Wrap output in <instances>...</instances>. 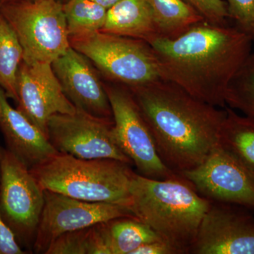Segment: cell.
Instances as JSON below:
<instances>
[{"instance_id": "7a4b0ae2", "label": "cell", "mask_w": 254, "mask_h": 254, "mask_svg": "<svg viewBox=\"0 0 254 254\" xmlns=\"http://www.w3.org/2000/svg\"><path fill=\"white\" fill-rule=\"evenodd\" d=\"M129 89L160 158L174 173L180 175L196 168L218 145L225 108L197 99L167 80Z\"/></svg>"}, {"instance_id": "8fae6325", "label": "cell", "mask_w": 254, "mask_h": 254, "mask_svg": "<svg viewBox=\"0 0 254 254\" xmlns=\"http://www.w3.org/2000/svg\"><path fill=\"white\" fill-rule=\"evenodd\" d=\"M180 176L210 201L254 209V174L218 144L203 163Z\"/></svg>"}, {"instance_id": "484cf974", "label": "cell", "mask_w": 254, "mask_h": 254, "mask_svg": "<svg viewBox=\"0 0 254 254\" xmlns=\"http://www.w3.org/2000/svg\"><path fill=\"white\" fill-rule=\"evenodd\" d=\"M27 254L18 243L14 234L5 223L0 213V254Z\"/></svg>"}, {"instance_id": "30bf717a", "label": "cell", "mask_w": 254, "mask_h": 254, "mask_svg": "<svg viewBox=\"0 0 254 254\" xmlns=\"http://www.w3.org/2000/svg\"><path fill=\"white\" fill-rule=\"evenodd\" d=\"M136 218L129 207L76 199L45 190V202L33 246L35 254H45L58 237L119 218Z\"/></svg>"}, {"instance_id": "ffe728a7", "label": "cell", "mask_w": 254, "mask_h": 254, "mask_svg": "<svg viewBox=\"0 0 254 254\" xmlns=\"http://www.w3.org/2000/svg\"><path fill=\"white\" fill-rule=\"evenodd\" d=\"M23 51L16 33L0 12V88L8 98L17 101L18 71Z\"/></svg>"}, {"instance_id": "4fadbf2b", "label": "cell", "mask_w": 254, "mask_h": 254, "mask_svg": "<svg viewBox=\"0 0 254 254\" xmlns=\"http://www.w3.org/2000/svg\"><path fill=\"white\" fill-rule=\"evenodd\" d=\"M17 109L48 137V124L56 114H74L76 108L64 93L52 64L22 62L18 71Z\"/></svg>"}, {"instance_id": "603a6c76", "label": "cell", "mask_w": 254, "mask_h": 254, "mask_svg": "<svg viewBox=\"0 0 254 254\" xmlns=\"http://www.w3.org/2000/svg\"><path fill=\"white\" fill-rule=\"evenodd\" d=\"M225 103L254 119V53H251L229 83Z\"/></svg>"}, {"instance_id": "d4e9b609", "label": "cell", "mask_w": 254, "mask_h": 254, "mask_svg": "<svg viewBox=\"0 0 254 254\" xmlns=\"http://www.w3.org/2000/svg\"><path fill=\"white\" fill-rule=\"evenodd\" d=\"M203 18L205 22L228 26V8L223 0H184Z\"/></svg>"}, {"instance_id": "4316f807", "label": "cell", "mask_w": 254, "mask_h": 254, "mask_svg": "<svg viewBox=\"0 0 254 254\" xmlns=\"http://www.w3.org/2000/svg\"><path fill=\"white\" fill-rule=\"evenodd\" d=\"M132 254H180L176 249L163 240L150 242L138 247Z\"/></svg>"}, {"instance_id": "9a60e30c", "label": "cell", "mask_w": 254, "mask_h": 254, "mask_svg": "<svg viewBox=\"0 0 254 254\" xmlns=\"http://www.w3.org/2000/svg\"><path fill=\"white\" fill-rule=\"evenodd\" d=\"M0 131L6 148L31 169L58 152L48 137L19 110L13 108L0 88Z\"/></svg>"}, {"instance_id": "ac0fdd59", "label": "cell", "mask_w": 254, "mask_h": 254, "mask_svg": "<svg viewBox=\"0 0 254 254\" xmlns=\"http://www.w3.org/2000/svg\"><path fill=\"white\" fill-rule=\"evenodd\" d=\"M102 229L110 254H132L145 244L162 240L137 218L125 217L103 222Z\"/></svg>"}, {"instance_id": "ba28073f", "label": "cell", "mask_w": 254, "mask_h": 254, "mask_svg": "<svg viewBox=\"0 0 254 254\" xmlns=\"http://www.w3.org/2000/svg\"><path fill=\"white\" fill-rule=\"evenodd\" d=\"M105 86L113 111L115 138L137 173L160 180L182 177L160 158L148 123L129 88L115 83Z\"/></svg>"}, {"instance_id": "d6986e66", "label": "cell", "mask_w": 254, "mask_h": 254, "mask_svg": "<svg viewBox=\"0 0 254 254\" xmlns=\"http://www.w3.org/2000/svg\"><path fill=\"white\" fill-rule=\"evenodd\" d=\"M151 8L160 38L173 40L204 19L184 0H147Z\"/></svg>"}, {"instance_id": "7c38bea8", "label": "cell", "mask_w": 254, "mask_h": 254, "mask_svg": "<svg viewBox=\"0 0 254 254\" xmlns=\"http://www.w3.org/2000/svg\"><path fill=\"white\" fill-rule=\"evenodd\" d=\"M235 205L212 201L190 254H254V218Z\"/></svg>"}, {"instance_id": "52a82bcc", "label": "cell", "mask_w": 254, "mask_h": 254, "mask_svg": "<svg viewBox=\"0 0 254 254\" xmlns=\"http://www.w3.org/2000/svg\"><path fill=\"white\" fill-rule=\"evenodd\" d=\"M45 202V190L7 148L0 146V213L18 243L33 252Z\"/></svg>"}, {"instance_id": "8992f818", "label": "cell", "mask_w": 254, "mask_h": 254, "mask_svg": "<svg viewBox=\"0 0 254 254\" xmlns=\"http://www.w3.org/2000/svg\"><path fill=\"white\" fill-rule=\"evenodd\" d=\"M23 51V61L52 64L71 47L63 6L55 0H21L0 6Z\"/></svg>"}, {"instance_id": "cb8c5ba5", "label": "cell", "mask_w": 254, "mask_h": 254, "mask_svg": "<svg viewBox=\"0 0 254 254\" xmlns=\"http://www.w3.org/2000/svg\"><path fill=\"white\" fill-rule=\"evenodd\" d=\"M226 3L235 27L254 42V0H227Z\"/></svg>"}, {"instance_id": "6da1fadb", "label": "cell", "mask_w": 254, "mask_h": 254, "mask_svg": "<svg viewBox=\"0 0 254 254\" xmlns=\"http://www.w3.org/2000/svg\"><path fill=\"white\" fill-rule=\"evenodd\" d=\"M252 43L235 26L204 21L175 39L157 38L149 44L164 79L197 99L224 108L229 83L252 53Z\"/></svg>"}, {"instance_id": "2e32d148", "label": "cell", "mask_w": 254, "mask_h": 254, "mask_svg": "<svg viewBox=\"0 0 254 254\" xmlns=\"http://www.w3.org/2000/svg\"><path fill=\"white\" fill-rule=\"evenodd\" d=\"M101 32L150 43L160 38L147 0H120L107 11Z\"/></svg>"}, {"instance_id": "7402d4cb", "label": "cell", "mask_w": 254, "mask_h": 254, "mask_svg": "<svg viewBox=\"0 0 254 254\" xmlns=\"http://www.w3.org/2000/svg\"><path fill=\"white\" fill-rule=\"evenodd\" d=\"M63 8L69 38L101 31L104 26L108 9L93 0H70Z\"/></svg>"}, {"instance_id": "5b68a950", "label": "cell", "mask_w": 254, "mask_h": 254, "mask_svg": "<svg viewBox=\"0 0 254 254\" xmlns=\"http://www.w3.org/2000/svg\"><path fill=\"white\" fill-rule=\"evenodd\" d=\"M69 41L113 83L131 88L165 80L154 50L147 42L101 31L70 37Z\"/></svg>"}, {"instance_id": "e0dca14e", "label": "cell", "mask_w": 254, "mask_h": 254, "mask_svg": "<svg viewBox=\"0 0 254 254\" xmlns=\"http://www.w3.org/2000/svg\"><path fill=\"white\" fill-rule=\"evenodd\" d=\"M226 116L219 132L218 144L254 174V119L241 116L225 107Z\"/></svg>"}, {"instance_id": "3957f363", "label": "cell", "mask_w": 254, "mask_h": 254, "mask_svg": "<svg viewBox=\"0 0 254 254\" xmlns=\"http://www.w3.org/2000/svg\"><path fill=\"white\" fill-rule=\"evenodd\" d=\"M129 190L135 216L179 254H190L212 201L183 177L154 180L133 172Z\"/></svg>"}, {"instance_id": "5bb4252c", "label": "cell", "mask_w": 254, "mask_h": 254, "mask_svg": "<svg viewBox=\"0 0 254 254\" xmlns=\"http://www.w3.org/2000/svg\"><path fill=\"white\" fill-rule=\"evenodd\" d=\"M64 93L77 110L94 118L113 121L105 85L84 55L70 47L52 63Z\"/></svg>"}, {"instance_id": "9c48e42d", "label": "cell", "mask_w": 254, "mask_h": 254, "mask_svg": "<svg viewBox=\"0 0 254 254\" xmlns=\"http://www.w3.org/2000/svg\"><path fill=\"white\" fill-rule=\"evenodd\" d=\"M48 138L59 153L81 159H113L133 165L117 141L113 121L79 110L53 115L48 124Z\"/></svg>"}, {"instance_id": "44dd1931", "label": "cell", "mask_w": 254, "mask_h": 254, "mask_svg": "<svg viewBox=\"0 0 254 254\" xmlns=\"http://www.w3.org/2000/svg\"><path fill=\"white\" fill-rule=\"evenodd\" d=\"M45 254H110L100 223L66 232L56 239Z\"/></svg>"}, {"instance_id": "277c9868", "label": "cell", "mask_w": 254, "mask_h": 254, "mask_svg": "<svg viewBox=\"0 0 254 254\" xmlns=\"http://www.w3.org/2000/svg\"><path fill=\"white\" fill-rule=\"evenodd\" d=\"M43 190L88 202L129 207L133 171L113 159H81L58 152L30 169Z\"/></svg>"}, {"instance_id": "83f0119b", "label": "cell", "mask_w": 254, "mask_h": 254, "mask_svg": "<svg viewBox=\"0 0 254 254\" xmlns=\"http://www.w3.org/2000/svg\"><path fill=\"white\" fill-rule=\"evenodd\" d=\"M93 1H95V2L98 3V4L104 6L105 8L108 9L109 8L111 7V6H113V5L119 2L120 0H93Z\"/></svg>"}]
</instances>
